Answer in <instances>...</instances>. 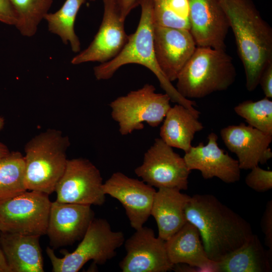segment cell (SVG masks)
I'll use <instances>...</instances> for the list:
<instances>
[{
    "mask_svg": "<svg viewBox=\"0 0 272 272\" xmlns=\"http://www.w3.org/2000/svg\"><path fill=\"white\" fill-rule=\"evenodd\" d=\"M185 216L198 230L208 257L216 262L253 234L249 223L211 194L190 196Z\"/></svg>",
    "mask_w": 272,
    "mask_h": 272,
    "instance_id": "6da1fadb",
    "label": "cell"
},
{
    "mask_svg": "<svg viewBox=\"0 0 272 272\" xmlns=\"http://www.w3.org/2000/svg\"><path fill=\"white\" fill-rule=\"evenodd\" d=\"M234 35L243 65L246 88L254 91L272 62V29L251 0H219Z\"/></svg>",
    "mask_w": 272,
    "mask_h": 272,
    "instance_id": "7a4b0ae2",
    "label": "cell"
},
{
    "mask_svg": "<svg viewBox=\"0 0 272 272\" xmlns=\"http://www.w3.org/2000/svg\"><path fill=\"white\" fill-rule=\"evenodd\" d=\"M139 5L141 7V15L135 31L128 35L127 42L115 57L94 67L95 78L98 80H108L124 65L140 64L153 73L171 101L195 110L196 103L184 98L178 92L164 76L157 63L154 47L155 24L152 0H139Z\"/></svg>",
    "mask_w": 272,
    "mask_h": 272,
    "instance_id": "3957f363",
    "label": "cell"
},
{
    "mask_svg": "<svg viewBox=\"0 0 272 272\" xmlns=\"http://www.w3.org/2000/svg\"><path fill=\"white\" fill-rule=\"evenodd\" d=\"M235 67L225 50L196 46L176 79L184 98L198 99L228 89L235 82Z\"/></svg>",
    "mask_w": 272,
    "mask_h": 272,
    "instance_id": "277c9868",
    "label": "cell"
},
{
    "mask_svg": "<svg viewBox=\"0 0 272 272\" xmlns=\"http://www.w3.org/2000/svg\"><path fill=\"white\" fill-rule=\"evenodd\" d=\"M69 138L49 128L30 140L24 148L27 190L50 194L62 175L67 161Z\"/></svg>",
    "mask_w": 272,
    "mask_h": 272,
    "instance_id": "5b68a950",
    "label": "cell"
},
{
    "mask_svg": "<svg viewBox=\"0 0 272 272\" xmlns=\"http://www.w3.org/2000/svg\"><path fill=\"white\" fill-rule=\"evenodd\" d=\"M122 232L114 231L108 222L94 218L75 250L58 257L53 249L47 247L46 253L53 272H77L89 261L103 264L116 254V250L124 243Z\"/></svg>",
    "mask_w": 272,
    "mask_h": 272,
    "instance_id": "8992f818",
    "label": "cell"
},
{
    "mask_svg": "<svg viewBox=\"0 0 272 272\" xmlns=\"http://www.w3.org/2000/svg\"><path fill=\"white\" fill-rule=\"evenodd\" d=\"M149 84L120 96L109 104L112 119L117 122L119 131L126 135L144 128V122L157 127L171 108L170 97L166 93L155 92Z\"/></svg>",
    "mask_w": 272,
    "mask_h": 272,
    "instance_id": "52a82bcc",
    "label": "cell"
},
{
    "mask_svg": "<svg viewBox=\"0 0 272 272\" xmlns=\"http://www.w3.org/2000/svg\"><path fill=\"white\" fill-rule=\"evenodd\" d=\"M51 204L48 194L34 190L1 201L0 231L46 234Z\"/></svg>",
    "mask_w": 272,
    "mask_h": 272,
    "instance_id": "ba28073f",
    "label": "cell"
},
{
    "mask_svg": "<svg viewBox=\"0 0 272 272\" xmlns=\"http://www.w3.org/2000/svg\"><path fill=\"white\" fill-rule=\"evenodd\" d=\"M160 138L144 154L143 163L134 170L135 174L148 184L158 188L187 190L191 172L183 157Z\"/></svg>",
    "mask_w": 272,
    "mask_h": 272,
    "instance_id": "9c48e42d",
    "label": "cell"
},
{
    "mask_svg": "<svg viewBox=\"0 0 272 272\" xmlns=\"http://www.w3.org/2000/svg\"><path fill=\"white\" fill-rule=\"evenodd\" d=\"M99 170L89 160L68 159L55 191L56 201L84 205L101 206L105 201Z\"/></svg>",
    "mask_w": 272,
    "mask_h": 272,
    "instance_id": "30bf717a",
    "label": "cell"
},
{
    "mask_svg": "<svg viewBox=\"0 0 272 272\" xmlns=\"http://www.w3.org/2000/svg\"><path fill=\"white\" fill-rule=\"evenodd\" d=\"M136 231L124 243L125 256L119 266L123 272H166L173 269L165 240L156 237L154 230L144 227Z\"/></svg>",
    "mask_w": 272,
    "mask_h": 272,
    "instance_id": "8fae6325",
    "label": "cell"
},
{
    "mask_svg": "<svg viewBox=\"0 0 272 272\" xmlns=\"http://www.w3.org/2000/svg\"><path fill=\"white\" fill-rule=\"evenodd\" d=\"M103 19L98 31L89 46L73 58L71 63L108 61L122 50L128 39L124 21L121 16L117 0H102Z\"/></svg>",
    "mask_w": 272,
    "mask_h": 272,
    "instance_id": "7c38bea8",
    "label": "cell"
},
{
    "mask_svg": "<svg viewBox=\"0 0 272 272\" xmlns=\"http://www.w3.org/2000/svg\"><path fill=\"white\" fill-rule=\"evenodd\" d=\"M103 190L105 194L122 204L131 227L135 230L143 227L151 216L156 190L144 181L117 172L103 184Z\"/></svg>",
    "mask_w": 272,
    "mask_h": 272,
    "instance_id": "4fadbf2b",
    "label": "cell"
},
{
    "mask_svg": "<svg viewBox=\"0 0 272 272\" xmlns=\"http://www.w3.org/2000/svg\"><path fill=\"white\" fill-rule=\"evenodd\" d=\"M196 46L189 30L154 25L156 60L162 73L171 82L176 80Z\"/></svg>",
    "mask_w": 272,
    "mask_h": 272,
    "instance_id": "5bb4252c",
    "label": "cell"
},
{
    "mask_svg": "<svg viewBox=\"0 0 272 272\" xmlns=\"http://www.w3.org/2000/svg\"><path fill=\"white\" fill-rule=\"evenodd\" d=\"M189 31L197 46L225 50L230 28L219 0H188Z\"/></svg>",
    "mask_w": 272,
    "mask_h": 272,
    "instance_id": "9a60e30c",
    "label": "cell"
},
{
    "mask_svg": "<svg viewBox=\"0 0 272 272\" xmlns=\"http://www.w3.org/2000/svg\"><path fill=\"white\" fill-rule=\"evenodd\" d=\"M91 206L51 202L46 233L53 248L82 239L94 219Z\"/></svg>",
    "mask_w": 272,
    "mask_h": 272,
    "instance_id": "2e32d148",
    "label": "cell"
},
{
    "mask_svg": "<svg viewBox=\"0 0 272 272\" xmlns=\"http://www.w3.org/2000/svg\"><path fill=\"white\" fill-rule=\"evenodd\" d=\"M220 135L228 149L236 155L241 169L264 164L272 157L271 134L241 123L222 128Z\"/></svg>",
    "mask_w": 272,
    "mask_h": 272,
    "instance_id": "e0dca14e",
    "label": "cell"
},
{
    "mask_svg": "<svg viewBox=\"0 0 272 272\" xmlns=\"http://www.w3.org/2000/svg\"><path fill=\"white\" fill-rule=\"evenodd\" d=\"M218 139L211 132L206 145L200 143L192 146L183 157L186 166L190 171H199L205 179L217 177L226 183L238 181L241 170L238 162L219 147Z\"/></svg>",
    "mask_w": 272,
    "mask_h": 272,
    "instance_id": "ac0fdd59",
    "label": "cell"
},
{
    "mask_svg": "<svg viewBox=\"0 0 272 272\" xmlns=\"http://www.w3.org/2000/svg\"><path fill=\"white\" fill-rule=\"evenodd\" d=\"M167 255L174 265L186 264L199 271L218 272L217 262L208 256L198 230L186 223L165 241Z\"/></svg>",
    "mask_w": 272,
    "mask_h": 272,
    "instance_id": "d6986e66",
    "label": "cell"
},
{
    "mask_svg": "<svg viewBox=\"0 0 272 272\" xmlns=\"http://www.w3.org/2000/svg\"><path fill=\"white\" fill-rule=\"evenodd\" d=\"M38 235L0 231V245L11 272H43Z\"/></svg>",
    "mask_w": 272,
    "mask_h": 272,
    "instance_id": "ffe728a7",
    "label": "cell"
},
{
    "mask_svg": "<svg viewBox=\"0 0 272 272\" xmlns=\"http://www.w3.org/2000/svg\"><path fill=\"white\" fill-rule=\"evenodd\" d=\"M190 196L176 188H160L156 191L151 209L158 237L166 241L187 222L185 208Z\"/></svg>",
    "mask_w": 272,
    "mask_h": 272,
    "instance_id": "44dd1931",
    "label": "cell"
},
{
    "mask_svg": "<svg viewBox=\"0 0 272 272\" xmlns=\"http://www.w3.org/2000/svg\"><path fill=\"white\" fill-rule=\"evenodd\" d=\"M200 113L179 104L171 107L160 128V139L172 148L187 152L195 134L203 128L198 120Z\"/></svg>",
    "mask_w": 272,
    "mask_h": 272,
    "instance_id": "7402d4cb",
    "label": "cell"
},
{
    "mask_svg": "<svg viewBox=\"0 0 272 272\" xmlns=\"http://www.w3.org/2000/svg\"><path fill=\"white\" fill-rule=\"evenodd\" d=\"M272 252L266 250L253 234L242 246L217 262L218 272H269Z\"/></svg>",
    "mask_w": 272,
    "mask_h": 272,
    "instance_id": "603a6c76",
    "label": "cell"
},
{
    "mask_svg": "<svg viewBox=\"0 0 272 272\" xmlns=\"http://www.w3.org/2000/svg\"><path fill=\"white\" fill-rule=\"evenodd\" d=\"M85 0H66L61 7L53 13H48L44 19L48 30L58 35L62 42L70 44L74 52L81 50V43L75 32V22L77 14Z\"/></svg>",
    "mask_w": 272,
    "mask_h": 272,
    "instance_id": "cb8c5ba5",
    "label": "cell"
},
{
    "mask_svg": "<svg viewBox=\"0 0 272 272\" xmlns=\"http://www.w3.org/2000/svg\"><path fill=\"white\" fill-rule=\"evenodd\" d=\"M25 164L19 152H12L0 159V201L27 191Z\"/></svg>",
    "mask_w": 272,
    "mask_h": 272,
    "instance_id": "d4e9b609",
    "label": "cell"
},
{
    "mask_svg": "<svg viewBox=\"0 0 272 272\" xmlns=\"http://www.w3.org/2000/svg\"><path fill=\"white\" fill-rule=\"evenodd\" d=\"M16 11L15 26L25 36L34 35L38 26L48 13L53 0H11Z\"/></svg>",
    "mask_w": 272,
    "mask_h": 272,
    "instance_id": "484cf974",
    "label": "cell"
},
{
    "mask_svg": "<svg viewBox=\"0 0 272 272\" xmlns=\"http://www.w3.org/2000/svg\"><path fill=\"white\" fill-rule=\"evenodd\" d=\"M154 24L190 29L188 0H152Z\"/></svg>",
    "mask_w": 272,
    "mask_h": 272,
    "instance_id": "4316f807",
    "label": "cell"
},
{
    "mask_svg": "<svg viewBox=\"0 0 272 272\" xmlns=\"http://www.w3.org/2000/svg\"><path fill=\"white\" fill-rule=\"evenodd\" d=\"M234 110L248 125L272 134V101L269 98L244 101L236 106Z\"/></svg>",
    "mask_w": 272,
    "mask_h": 272,
    "instance_id": "83f0119b",
    "label": "cell"
},
{
    "mask_svg": "<svg viewBox=\"0 0 272 272\" xmlns=\"http://www.w3.org/2000/svg\"><path fill=\"white\" fill-rule=\"evenodd\" d=\"M245 178L246 184L255 191L263 192L272 188V171L260 168L258 165L250 169Z\"/></svg>",
    "mask_w": 272,
    "mask_h": 272,
    "instance_id": "f1b7e54d",
    "label": "cell"
},
{
    "mask_svg": "<svg viewBox=\"0 0 272 272\" xmlns=\"http://www.w3.org/2000/svg\"><path fill=\"white\" fill-rule=\"evenodd\" d=\"M261 230L264 235V243L272 252V200H269L262 215L260 224Z\"/></svg>",
    "mask_w": 272,
    "mask_h": 272,
    "instance_id": "f546056e",
    "label": "cell"
},
{
    "mask_svg": "<svg viewBox=\"0 0 272 272\" xmlns=\"http://www.w3.org/2000/svg\"><path fill=\"white\" fill-rule=\"evenodd\" d=\"M17 16L11 0H0V22L15 26Z\"/></svg>",
    "mask_w": 272,
    "mask_h": 272,
    "instance_id": "4dcf8cb0",
    "label": "cell"
},
{
    "mask_svg": "<svg viewBox=\"0 0 272 272\" xmlns=\"http://www.w3.org/2000/svg\"><path fill=\"white\" fill-rule=\"evenodd\" d=\"M259 85L265 97L272 98V62H270L262 72L259 81Z\"/></svg>",
    "mask_w": 272,
    "mask_h": 272,
    "instance_id": "1f68e13d",
    "label": "cell"
},
{
    "mask_svg": "<svg viewBox=\"0 0 272 272\" xmlns=\"http://www.w3.org/2000/svg\"><path fill=\"white\" fill-rule=\"evenodd\" d=\"M122 18L125 20L129 13L139 5V0H117Z\"/></svg>",
    "mask_w": 272,
    "mask_h": 272,
    "instance_id": "d6a6232c",
    "label": "cell"
},
{
    "mask_svg": "<svg viewBox=\"0 0 272 272\" xmlns=\"http://www.w3.org/2000/svg\"><path fill=\"white\" fill-rule=\"evenodd\" d=\"M0 272H11L0 245Z\"/></svg>",
    "mask_w": 272,
    "mask_h": 272,
    "instance_id": "836d02e7",
    "label": "cell"
},
{
    "mask_svg": "<svg viewBox=\"0 0 272 272\" xmlns=\"http://www.w3.org/2000/svg\"><path fill=\"white\" fill-rule=\"evenodd\" d=\"M10 152L8 147L0 142V159L8 154Z\"/></svg>",
    "mask_w": 272,
    "mask_h": 272,
    "instance_id": "e575fe53",
    "label": "cell"
},
{
    "mask_svg": "<svg viewBox=\"0 0 272 272\" xmlns=\"http://www.w3.org/2000/svg\"><path fill=\"white\" fill-rule=\"evenodd\" d=\"M4 124L5 119L2 116H0V130L3 128Z\"/></svg>",
    "mask_w": 272,
    "mask_h": 272,
    "instance_id": "d590c367",
    "label": "cell"
},
{
    "mask_svg": "<svg viewBox=\"0 0 272 272\" xmlns=\"http://www.w3.org/2000/svg\"><path fill=\"white\" fill-rule=\"evenodd\" d=\"M90 1H95L96 0H90Z\"/></svg>",
    "mask_w": 272,
    "mask_h": 272,
    "instance_id": "8d00e7d4",
    "label": "cell"
}]
</instances>
